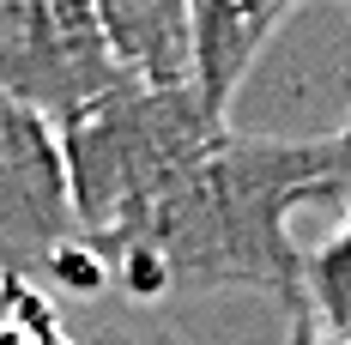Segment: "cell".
Instances as JSON below:
<instances>
[{"label": "cell", "mask_w": 351, "mask_h": 345, "mask_svg": "<svg viewBox=\"0 0 351 345\" xmlns=\"http://www.w3.org/2000/svg\"><path fill=\"white\" fill-rule=\"evenodd\" d=\"M333 200V134H224L140 212L115 242H91L109 267V291L134 309L200 297V291H254L297 315L303 248L291 218Z\"/></svg>", "instance_id": "obj_1"}, {"label": "cell", "mask_w": 351, "mask_h": 345, "mask_svg": "<svg viewBox=\"0 0 351 345\" xmlns=\"http://www.w3.org/2000/svg\"><path fill=\"white\" fill-rule=\"evenodd\" d=\"M230 128V115L206 104L200 85H115L104 104L61 128L67 188L85 242H115L140 224V212L188 170L212 139Z\"/></svg>", "instance_id": "obj_2"}, {"label": "cell", "mask_w": 351, "mask_h": 345, "mask_svg": "<svg viewBox=\"0 0 351 345\" xmlns=\"http://www.w3.org/2000/svg\"><path fill=\"white\" fill-rule=\"evenodd\" d=\"M128 73L115 67L91 0H0V91L49 128L79 121Z\"/></svg>", "instance_id": "obj_3"}, {"label": "cell", "mask_w": 351, "mask_h": 345, "mask_svg": "<svg viewBox=\"0 0 351 345\" xmlns=\"http://www.w3.org/2000/svg\"><path fill=\"white\" fill-rule=\"evenodd\" d=\"M79 242L61 128L0 91V278H36Z\"/></svg>", "instance_id": "obj_4"}, {"label": "cell", "mask_w": 351, "mask_h": 345, "mask_svg": "<svg viewBox=\"0 0 351 345\" xmlns=\"http://www.w3.org/2000/svg\"><path fill=\"white\" fill-rule=\"evenodd\" d=\"M297 0H188L194 12V85L206 91L218 115L237 109V91L248 85L254 61L291 19Z\"/></svg>", "instance_id": "obj_5"}, {"label": "cell", "mask_w": 351, "mask_h": 345, "mask_svg": "<svg viewBox=\"0 0 351 345\" xmlns=\"http://www.w3.org/2000/svg\"><path fill=\"white\" fill-rule=\"evenodd\" d=\"M115 67L140 85H194V12L188 0H91Z\"/></svg>", "instance_id": "obj_6"}, {"label": "cell", "mask_w": 351, "mask_h": 345, "mask_svg": "<svg viewBox=\"0 0 351 345\" xmlns=\"http://www.w3.org/2000/svg\"><path fill=\"white\" fill-rule=\"evenodd\" d=\"M297 315H303L309 327H321L327 340L351 345V218L303 254V297H297Z\"/></svg>", "instance_id": "obj_7"}, {"label": "cell", "mask_w": 351, "mask_h": 345, "mask_svg": "<svg viewBox=\"0 0 351 345\" xmlns=\"http://www.w3.org/2000/svg\"><path fill=\"white\" fill-rule=\"evenodd\" d=\"M0 345H91L85 327H73L55 291H43L36 278H0Z\"/></svg>", "instance_id": "obj_8"}, {"label": "cell", "mask_w": 351, "mask_h": 345, "mask_svg": "<svg viewBox=\"0 0 351 345\" xmlns=\"http://www.w3.org/2000/svg\"><path fill=\"white\" fill-rule=\"evenodd\" d=\"M85 340L91 345H188L182 333H170L164 321H128V315H97V321H85Z\"/></svg>", "instance_id": "obj_9"}, {"label": "cell", "mask_w": 351, "mask_h": 345, "mask_svg": "<svg viewBox=\"0 0 351 345\" xmlns=\"http://www.w3.org/2000/svg\"><path fill=\"white\" fill-rule=\"evenodd\" d=\"M333 200L351 218V115H346V128L333 134Z\"/></svg>", "instance_id": "obj_10"}, {"label": "cell", "mask_w": 351, "mask_h": 345, "mask_svg": "<svg viewBox=\"0 0 351 345\" xmlns=\"http://www.w3.org/2000/svg\"><path fill=\"white\" fill-rule=\"evenodd\" d=\"M285 345H339V340H327L321 327H309L303 315H291V333H285Z\"/></svg>", "instance_id": "obj_11"}]
</instances>
